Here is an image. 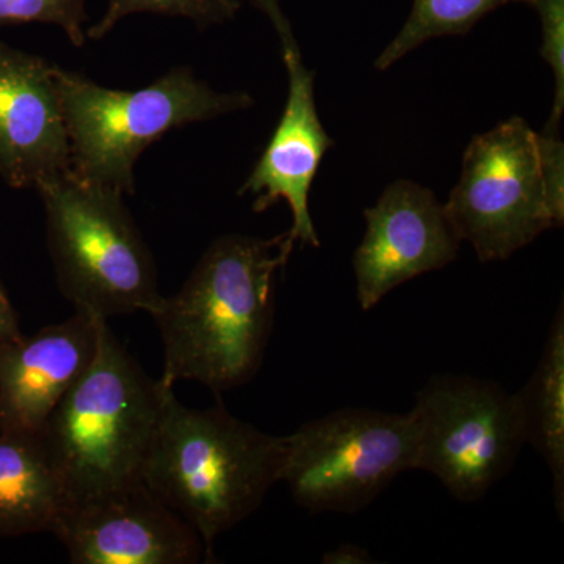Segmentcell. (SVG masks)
Here are the masks:
<instances>
[{"instance_id": "cell-1", "label": "cell", "mask_w": 564, "mask_h": 564, "mask_svg": "<svg viewBox=\"0 0 564 564\" xmlns=\"http://www.w3.org/2000/svg\"><path fill=\"white\" fill-rule=\"evenodd\" d=\"M295 243L291 231L272 239L231 234L210 243L181 291L163 296L152 314L163 384L191 380L218 393L252 380L272 334L278 274Z\"/></svg>"}, {"instance_id": "cell-2", "label": "cell", "mask_w": 564, "mask_h": 564, "mask_svg": "<svg viewBox=\"0 0 564 564\" xmlns=\"http://www.w3.org/2000/svg\"><path fill=\"white\" fill-rule=\"evenodd\" d=\"M95 325L90 364L40 434L68 507L143 481L152 437L173 392L141 369L107 318L95 315Z\"/></svg>"}, {"instance_id": "cell-3", "label": "cell", "mask_w": 564, "mask_h": 564, "mask_svg": "<svg viewBox=\"0 0 564 564\" xmlns=\"http://www.w3.org/2000/svg\"><path fill=\"white\" fill-rule=\"evenodd\" d=\"M284 436L261 432L223 404L192 410L170 393L143 467V484L202 536L214 541L261 507L280 484Z\"/></svg>"}, {"instance_id": "cell-4", "label": "cell", "mask_w": 564, "mask_h": 564, "mask_svg": "<svg viewBox=\"0 0 564 564\" xmlns=\"http://www.w3.org/2000/svg\"><path fill=\"white\" fill-rule=\"evenodd\" d=\"M58 288L77 313L154 314L163 295L150 248L124 195L66 172L36 185Z\"/></svg>"}, {"instance_id": "cell-5", "label": "cell", "mask_w": 564, "mask_h": 564, "mask_svg": "<svg viewBox=\"0 0 564 564\" xmlns=\"http://www.w3.org/2000/svg\"><path fill=\"white\" fill-rule=\"evenodd\" d=\"M68 133L70 172L132 195L141 152L174 129L250 109L247 93L217 91L191 68L177 66L140 90H111L63 68L55 69Z\"/></svg>"}, {"instance_id": "cell-6", "label": "cell", "mask_w": 564, "mask_h": 564, "mask_svg": "<svg viewBox=\"0 0 564 564\" xmlns=\"http://www.w3.org/2000/svg\"><path fill=\"white\" fill-rule=\"evenodd\" d=\"M284 444L280 484L293 502L307 513L352 514L414 470L417 422L413 411L343 408L303 423Z\"/></svg>"}, {"instance_id": "cell-7", "label": "cell", "mask_w": 564, "mask_h": 564, "mask_svg": "<svg viewBox=\"0 0 564 564\" xmlns=\"http://www.w3.org/2000/svg\"><path fill=\"white\" fill-rule=\"evenodd\" d=\"M414 470L464 503L484 499L513 469L525 432L516 393L469 375H434L415 395Z\"/></svg>"}, {"instance_id": "cell-8", "label": "cell", "mask_w": 564, "mask_h": 564, "mask_svg": "<svg viewBox=\"0 0 564 564\" xmlns=\"http://www.w3.org/2000/svg\"><path fill=\"white\" fill-rule=\"evenodd\" d=\"M444 210L480 262L510 259L541 234L560 228L545 188L538 132L524 118H510L470 140Z\"/></svg>"}, {"instance_id": "cell-9", "label": "cell", "mask_w": 564, "mask_h": 564, "mask_svg": "<svg viewBox=\"0 0 564 564\" xmlns=\"http://www.w3.org/2000/svg\"><path fill=\"white\" fill-rule=\"evenodd\" d=\"M367 229L352 256L356 299L370 311L393 289L458 258V239L433 191L400 180L364 210Z\"/></svg>"}, {"instance_id": "cell-10", "label": "cell", "mask_w": 564, "mask_h": 564, "mask_svg": "<svg viewBox=\"0 0 564 564\" xmlns=\"http://www.w3.org/2000/svg\"><path fill=\"white\" fill-rule=\"evenodd\" d=\"M52 533L76 564H192L206 554L198 532L143 481L70 505Z\"/></svg>"}, {"instance_id": "cell-11", "label": "cell", "mask_w": 564, "mask_h": 564, "mask_svg": "<svg viewBox=\"0 0 564 564\" xmlns=\"http://www.w3.org/2000/svg\"><path fill=\"white\" fill-rule=\"evenodd\" d=\"M55 69L0 41V177L11 188H35L70 170Z\"/></svg>"}, {"instance_id": "cell-12", "label": "cell", "mask_w": 564, "mask_h": 564, "mask_svg": "<svg viewBox=\"0 0 564 564\" xmlns=\"http://www.w3.org/2000/svg\"><path fill=\"white\" fill-rule=\"evenodd\" d=\"M289 73V95L272 139L240 195L256 196L252 209L265 212L280 199L292 212L291 231L303 247H321L310 210V193L334 140L323 128L314 99V73L304 66L300 47L282 51Z\"/></svg>"}, {"instance_id": "cell-13", "label": "cell", "mask_w": 564, "mask_h": 564, "mask_svg": "<svg viewBox=\"0 0 564 564\" xmlns=\"http://www.w3.org/2000/svg\"><path fill=\"white\" fill-rule=\"evenodd\" d=\"M95 315L77 313L0 344V432L41 434L95 355Z\"/></svg>"}, {"instance_id": "cell-14", "label": "cell", "mask_w": 564, "mask_h": 564, "mask_svg": "<svg viewBox=\"0 0 564 564\" xmlns=\"http://www.w3.org/2000/svg\"><path fill=\"white\" fill-rule=\"evenodd\" d=\"M66 507L40 434L0 432V538L52 533Z\"/></svg>"}, {"instance_id": "cell-15", "label": "cell", "mask_w": 564, "mask_h": 564, "mask_svg": "<svg viewBox=\"0 0 564 564\" xmlns=\"http://www.w3.org/2000/svg\"><path fill=\"white\" fill-rule=\"evenodd\" d=\"M525 443L543 458L552 484L560 521L564 516V310H556L532 377L516 392Z\"/></svg>"}, {"instance_id": "cell-16", "label": "cell", "mask_w": 564, "mask_h": 564, "mask_svg": "<svg viewBox=\"0 0 564 564\" xmlns=\"http://www.w3.org/2000/svg\"><path fill=\"white\" fill-rule=\"evenodd\" d=\"M524 0H414L410 18L389 46L375 62L386 70L429 40L447 35H466L486 14Z\"/></svg>"}, {"instance_id": "cell-17", "label": "cell", "mask_w": 564, "mask_h": 564, "mask_svg": "<svg viewBox=\"0 0 564 564\" xmlns=\"http://www.w3.org/2000/svg\"><path fill=\"white\" fill-rule=\"evenodd\" d=\"M240 7V0H107V10L104 11L101 20L87 29V39L102 40L124 18L139 13L184 18L199 29H207L232 20L239 13Z\"/></svg>"}, {"instance_id": "cell-18", "label": "cell", "mask_w": 564, "mask_h": 564, "mask_svg": "<svg viewBox=\"0 0 564 564\" xmlns=\"http://www.w3.org/2000/svg\"><path fill=\"white\" fill-rule=\"evenodd\" d=\"M87 21L85 0H0V28L31 22L57 25L76 47L87 41Z\"/></svg>"}, {"instance_id": "cell-19", "label": "cell", "mask_w": 564, "mask_h": 564, "mask_svg": "<svg viewBox=\"0 0 564 564\" xmlns=\"http://www.w3.org/2000/svg\"><path fill=\"white\" fill-rule=\"evenodd\" d=\"M536 11L543 31L541 57L551 65L555 76V98L551 118L544 129L560 131L564 111V0H524Z\"/></svg>"}, {"instance_id": "cell-20", "label": "cell", "mask_w": 564, "mask_h": 564, "mask_svg": "<svg viewBox=\"0 0 564 564\" xmlns=\"http://www.w3.org/2000/svg\"><path fill=\"white\" fill-rule=\"evenodd\" d=\"M250 2L252 7L265 14L267 20L272 22L274 32L280 36L282 51L299 46L292 32L291 22L282 11L280 0H250Z\"/></svg>"}, {"instance_id": "cell-21", "label": "cell", "mask_w": 564, "mask_h": 564, "mask_svg": "<svg viewBox=\"0 0 564 564\" xmlns=\"http://www.w3.org/2000/svg\"><path fill=\"white\" fill-rule=\"evenodd\" d=\"M22 336L20 317L14 311L2 281H0V344L10 343Z\"/></svg>"}, {"instance_id": "cell-22", "label": "cell", "mask_w": 564, "mask_h": 564, "mask_svg": "<svg viewBox=\"0 0 564 564\" xmlns=\"http://www.w3.org/2000/svg\"><path fill=\"white\" fill-rule=\"evenodd\" d=\"M322 563L325 564H369L377 563L369 551L355 544H340L339 547L326 552Z\"/></svg>"}]
</instances>
